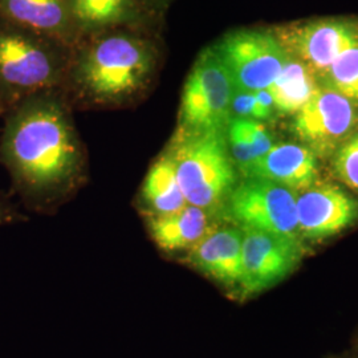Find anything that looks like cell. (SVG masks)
Masks as SVG:
<instances>
[{
    "label": "cell",
    "mask_w": 358,
    "mask_h": 358,
    "mask_svg": "<svg viewBox=\"0 0 358 358\" xmlns=\"http://www.w3.org/2000/svg\"><path fill=\"white\" fill-rule=\"evenodd\" d=\"M0 164L10 173L13 192L31 210H44L75 189L85 159L76 129L51 90L16 103L4 115Z\"/></svg>",
    "instance_id": "cell-1"
},
{
    "label": "cell",
    "mask_w": 358,
    "mask_h": 358,
    "mask_svg": "<svg viewBox=\"0 0 358 358\" xmlns=\"http://www.w3.org/2000/svg\"><path fill=\"white\" fill-rule=\"evenodd\" d=\"M140 28H115L81 38L69 80L77 97L94 106H122L143 96L158 68V48Z\"/></svg>",
    "instance_id": "cell-2"
},
{
    "label": "cell",
    "mask_w": 358,
    "mask_h": 358,
    "mask_svg": "<svg viewBox=\"0 0 358 358\" xmlns=\"http://www.w3.org/2000/svg\"><path fill=\"white\" fill-rule=\"evenodd\" d=\"M71 48L0 16V112L64 78Z\"/></svg>",
    "instance_id": "cell-3"
},
{
    "label": "cell",
    "mask_w": 358,
    "mask_h": 358,
    "mask_svg": "<svg viewBox=\"0 0 358 358\" xmlns=\"http://www.w3.org/2000/svg\"><path fill=\"white\" fill-rule=\"evenodd\" d=\"M165 152L173 161L187 203L223 211L239 174L231 158L226 130H176Z\"/></svg>",
    "instance_id": "cell-4"
},
{
    "label": "cell",
    "mask_w": 358,
    "mask_h": 358,
    "mask_svg": "<svg viewBox=\"0 0 358 358\" xmlns=\"http://www.w3.org/2000/svg\"><path fill=\"white\" fill-rule=\"evenodd\" d=\"M235 90L230 72L213 47L198 56L186 78L177 131L226 130L231 120Z\"/></svg>",
    "instance_id": "cell-5"
},
{
    "label": "cell",
    "mask_w": 358,
    "mask_h": 358,
    "mask_svg": "<svg viewBox=\"0 0 358 358\" xmlns=\"http://www.w3.org/2000/svg\"><path fill=\"white\" fill-rule=\"evenodd\" d=\"M294 190L267 179L242 178L232 189L224 217L242 229L300 239Z\"/></svg>",
    "instance_id": "cell-6"
},
{
    "label": "cell",
    "mask_w": 358,
    "mask_h": 358,
    "mask_svg": "<svg viewBox=\"0 0 358 358\" xmlns=\"http://www.w3.org/2000/svg\"><path fill=\"white\" fill-rule=\"evenodd\" d=\"M238 90H266L279 76L289 53L269 28L230 31L215 45Z\"/></svg>",
    "instance_id": "cell-7"
},
{
    "label": "cell",
    "mask_w": 358,
    "mask_h": 358,
    "mask_svg": "<svg viewBox=\"0 0 358 358\" xmlns=\"http://www.w3.org/2000/svg\"><path fill=\"white\" fill-rule=\"evenodd\" d=\"M291 130L317 158H331L358 133V103L320 83V88L296 115Z\"/></svg>",
    "instance_id": "cell-8"
},
{
    "label": "cell",
    "mask_w": 358,
    "mask_h": 358,
    "mask_svg": "<svg viewBox=\"0 0 358 358\" xmlns=\"http://www.w3.org/2000/svg\"><path fill=\"white\" fill-rule=\"evenodd\" d=\"M284 50L321 80L333 62L358 41V16H328L271 27Z\"/></svg>",
    "instance_id": "cell-9"
},
{
    "label": "cell",
    "mask_w": 358,
    "mask_h": 358,
    "mask_svg": "<svg viewBox=\"0 0 358 358\" xmlns=\"http://www.w3.org/2000/svg\"><path fill=\"white\" fill-rule=\"evenodd\" d=\"M242 230L241 296H254L268 289L299 266L304 252L300 239L252 229Z\"/></svg>",
    "instance_id": "cell-10"
},
{
    "label": "cell",
    "mask_w": 358,
    "mask_h": 358,
    "mask_svg": "<svg viewBox=\"0 0 358 358\" xmlns=\"http://www.w3.org/2000/svg\"><path fill=\"white\" fill-rule=\"evenodd\" d=\"M296 214L300 238L321 241L357 222L358 201L341 187L317 180L296 194Z\"/></svg>",
    "instance_id": "cell-11"
},
{
    "label": "cell",
    "mask_w": 358,
    "mask_h": 358,
    "mask_svg": "<svg viewBox=\"0 0 358 358\" xmlns=\"http://www.w3.org/2000/svg\"><path fill=\"white\" fill-rule=\"evenodd\" d=\"M242 244V227L217 226L182 256V260L208 279L239 294L243 275Z\"/></svg>",
    "instance_id": "cell-12"
},
{
    "label": "cell",
    "mask_w": 358,
    "mask_h": 358,
    "mask_svg": "<svg viewBox=\"0 0 358 358\" xmlns=\"http://www.w3.org/2000/svg\"><path fill=\"white\" fill-rule=\"evenodd\" d=\"M0 16L71 50L83 38L69 0H0Z\"/></svg>",
    "instance_id": "cell-13"
},
{
    "label": "cell",
    "mask_w": 358,
    "mask_h": 358,
    "mask_svg": "<svg viewBox=\"0 0 358 358\" xmlns=\"http://www.w3.org/2000/svg\"><path fill=\"white\" fill-rule=\"evenodd\" d=\"M242 178L267 179L301 192L319 180L317 157L300 142L275 143L241 173Z\"/></svg>",
    "instance_id": "cell-14"
},
{
    "label": "cell",
    "mask_w": 358,
    "mask_h": 358,
    "mask_svg": "<svg viewBox=\"0 0 358 358\" xmlns=\"http://www.w3.org/2000/svg\"><path fill=\"white\" fill-rule=\"evenodd\" d=\"M217 213L220 211L186 205L176 213L143 217V220L152 241L162 252L185 255L217 227Z\"/></svg>",
    "instance_id": "cell-15"
},
{
    "label": "cell",
    "mask_w": 358,
    "mask_h": 358,
    "mask_svg": "<svg viewBox=\"0 0 358 358\" xmlns=\"http://www.w3.org/2000/svg\"><path fill=\"white\" fill-rule=\"evenodd\" d=\"M69 6L83 38L122 27L146 29L157 17L142 0H69Z\"/></svg>",
    "instance_id": "cell-16"
},
{
    "label": "cell",
    "mask_w": 358,
    "mask_h": 358,
    "mask_svg": "<svg viewBox=\"0 0 358 358\" xmlns=\"http://www.w3.org/2000/svg\"><path fill=\"white\" fill-rule=\"evenodd\" d=\"M189 205L179 186L170 155L164 152L149 169L143 179L138 208L142 217L166 215Z\"/></svg>",
    "instance_id": "cell-17"
},
{
    "label": "cell",
    "mask_w": 358,
    "mask_h": 358,
    "mask_svg": "<svg viewBox=\"0 0 358 358\" xmlns=\"http://www.w3.org/2000/svg\"><path fill=\"white\" fill-rule=\"evenodd\" d=\"M320 88L316 75L300 60L291 55L287 63L268 87L273 97L275 112L278 115H294L312 99Z\"/></svg>",
    "instance_id": "cell-18"
},
{
    "label": "cell",
    "mask_w": 358,
    "mask_h": 358,
    "mask_svg": "<svg viewBox=\"0 0 358 358\" xmlns=\"http://www.w3.org/2000/svg\"><path fill=\"white\" fill-rule=\"evenodd\" d=\"M320 83L358 103V41L333 62Z\"/></svg>",
    "instance_id": "cell-19"
},
{
    "label": "cell",
    "mask_w": 358,
    "mask_h": 358,
    "mask_svg": "<svg viewBox=\"0 0 358 358\" xmlns=\"http://www.w3.org/2000/svg\"><path fill=\"white\" fill-rule=\"evenodd\" d=\"M331 169L336 178L358 192V133L333 153Z\"/></svg>",
    "instance_id": "cell-20"
},
{
    "label": "cell",
    "mask_w": 358,
    "mask_h": 358,
    "mask_svg": "<svg viewBox=\"0 0 358 358\" xmlns=\"http://www.w3.org/2000/svg\"><path fill=\"white\" fill-rule=\"evenodd\" d=\"M235 120L238 121L239 127L243 130L245 138L251 145L255 161L257 158L263 157L275 145L268 129L266 128V125L262 121L251 120V118H235Z\"/></svg>",
    "instance_id": "cell-21"
},
{
    "label": "cell",
    "mask_w": 358,
    "mask_h": 358,
    "mask_svg": "<svg viewBox=\"0 0 358 358\" xmlns=\"http://www.w3.org/2000/svg\"><path fill=\"white\" fill-rule=\"evenodd\" d=\"M231 118L255 120V93L235 88L231 100Z\"/></svg>",
    "instance_id": "cell-22"
},
{
    "label": "cell",
    "mask_w": 358,
    "mask_h": 358,
    "mask_svg": "<svg viewBox=\"0 0 358 358\" xmlns=\"http://www.w3.org/2000/svg\"><path fill=\"white\" fill-rule=\"evenodd\" d=\"M26 217L6 196H0V226L23 222Z\"/></svg>",
    "instance_id": "cell-23"
},
{
    "label": "cell",
    "mask_w": 358,
    "mask_h": 358,
    "mask_svg": "<svg viewBox=\"0 0 358 358\" xmlns=\"http://www.w3.org/2000/svg\"><path fill=\"white\" fill-rule=\"evenodd\" d=\"M170 1H171V0H142V3H143V4L149 8V11H152L155 16H158V15H161V13H164V11L166 10V7L169 6Z\"/></svg>",
    "instance_id": "cell-24"
},
{
    "label": "cell",
    "mask_w": 358,
    "mask_h": 358,
    "mask_svg": "<svg viewBox=\"0 0 358 358\" xmlns=\"http://www.w3.org/2000/svg\"><path fill=\"white\" fill-rule=\"evenodd\" d=\"M0 115H1V112H0Z\"/></svg>",
    "instance_id": "cell-25"
}]
</instances>
